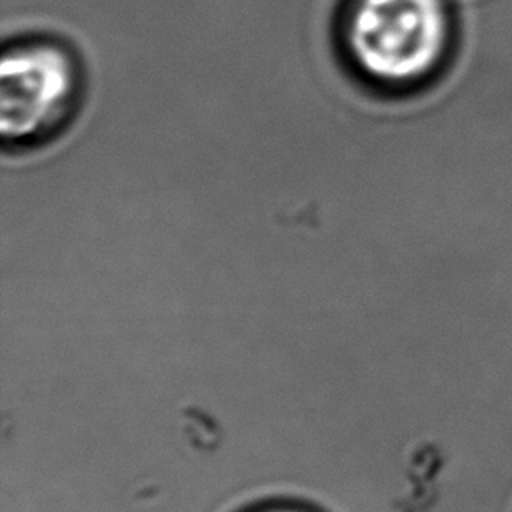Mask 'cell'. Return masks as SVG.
<instances>
[{
    "label": "cell",
    "instance_id": "cell-1",
    "mask_svg": "<svg viewBox=\"0 0 512 512\" xmlns=\"http://www.w3.org/2000/svg\"><path fill=\"white\" fill-rule=\"evenodd\" d=\"M338 48L372 90L408 94L448 70L458 40L452 0H346Z\"/></svg>",
    "mask_w": 512,
    "mask_h": 512
},
{
    "label": "cell",
    "instance_id": "cell-2",
    "mask_svg": "<svg viewBox=\"0 0 512 512\" xmlns=\"http://www.w3.org/2000/svg\"><path fill=\"white\" fill-rule=\"evenodd\" d=\"M82 68L58 38L26 36L2 50L0 136L4 148H30L58 134L76 114Z\"/></svg>",
    "mask_w": 512,
    "mask_h": 512
},
{
    "label": "cell",
    "instance_id": "cell-3",
    "mask_svg": "<svg viewBox=\"0 0 512 512\" xmlns=\"http://www.w3.org/2000/svg\"><path fill=\"white\" fill-rule=\"evenodd\" d=\"M250 512H314V510L302 508V506H296V504H268V506L254 508Z\"/></svg>",
    "mask_w": 512,
    "mask_h": 512
}]
</instances>
